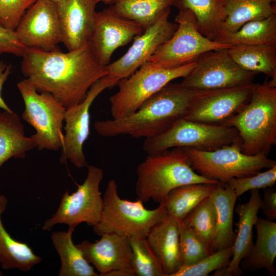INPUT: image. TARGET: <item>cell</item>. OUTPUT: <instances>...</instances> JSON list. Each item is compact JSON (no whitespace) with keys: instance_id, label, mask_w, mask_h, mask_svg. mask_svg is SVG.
<instances>
[{"instance_id":"obj_31","label":"cell","mask_w":276,"mask_h":276,"mask_svg":"<svg viewBox=\"0 0 276 276\" xmlns=\"http://www.w3.org/2000/svg\"><path fill=\"white\" fill-rule=\"evenodd\" d=\"M217 184L191 183L178 187L170 192L163 203L167 213L182 220L204 199L211 195Z\"/></svg>"},{"instance_id":"obj_6","label":"cell","mask_w":276,"mask_h":276,"mask_svg":"<svg viewBox=\"0 0 276 276\" xmlns=\"http://www.w3.org/2000/svg\"><path fill=\"white\" fill-rule=\"evenodd\" d=\"M237 143H241V139L234 127L183 118L159 134L145 139L143 149L148 155H153L174 148L212 151Z\"/></svg>"},{"instance_id":"obj_33","label":"cell","mask_w":276,"mask_h":276,"mask_svg":"<svg viewBox=\"0 0 276 276\" xmlns=\"http://www.w3.org/2000/svg\"><path fill=\"white\" fill-rule=\"evenodd\" d=\"M211 194L200 202L182 220L210 246L216 223V211Z\"/></svg>"},{"instance_id":"obj_15","label":"cell","mask_w":276,"mask_h":276,"mask_svg":"<svg viewBox=\"0 0 276 276\" xmlns=\"http://www.w3.org/2000/svg\"><path fill=\"white\" fill-rule=\"evenodd\" d=\"M170 13L169 8L154 24L134 38L125 54L106 66L107 76L117 85L120 80L129 77L148 62L158 47L174 32L177 25L169 20Z\"/></svg>"},{"instance_id":"obj_11","label":"cell","mask_w":276,"mask_h":276,"mask_svg":"<svg viewBox=\"0 0 276 276\" xmlns=\"http://www.w3.org/2000/svg\"><path fill=\"white\" fill-rule=\"evenodd\" d=\"M84 182L78 185L77 190L70 194L67 190L62 195L56 212L44 222L42 229L50 231L59 224L76 228L85 222L94 226L100 220L103 206L100 185L103 170L97 166L88 165Z\"/></svg>"},{"instance_id":"obj_8","label":"cell","mask_w":276,"mask_h":276,"mask_svg":"<svg viewBox=\"0 0 276 276\" xmlns=\"http://www.w3.org/2000/svg\"><path fill=\"white\" fill-rule=\"evenodd\" d=\"M195 65V61L181 66L166 68L147 62L129 77L120 80L118 91L109 98L112 119L129 116L172 80L183 78Z\"/></svg>"},{"instance_id":"obj_42","label":"cell","mask_w":276,"mask_h":276,"mask_svg":"<svg viewBox=\"0 0 276 276\" xmlns=\"http://www.w3.org/2000/svg\"><path fill=\"white\" fill-rule=\"evenodd\" d=\"M114 0H97L98 2H101L104 4H111Z\"/></svg>"},{"instance_id":"obj_30","label":"cell","mask_w":276,"mask_h":276,"mask_svg":"<svg viewBox=\"0 0 276 276\" xmlns=\"http://www.w3.org/2000/svg\"><path fill=\"white\" fill-rule=\"evenodd\" d=\"M213 40L231 46L276 44V14L247 22L237 31L219 34Z\"/></svg>"},{"instance_id":"obj_13","label":"cell","mask_w":276,"mask_h":276,"mask_svg":"<svg viewBox=\"0 0 276 276\" xmlns=\"http://www.w3.org/2000/svg\"><path fill=\"white\" fill-rule=\"evenodd\" d=\"M117 83L107 75L95 83L83 101L66 109L63 144L60 162H70L76 167H87L83 147L90 134V108L97 97L104 90Z\"/></svg>"},{"instance_id":"obj_39","label":"cell","mask_w":276,"mask_h":276,"mask_svg":"<svg viewBox=\"0 0 276 276\" xmlns=\"http://www.w3.org/2000/svg\"><path fill=\"white\" fill-rule=\"evenodd\" d=\"M27 49L19 41L14 31L6 28L0 23V55L9 54L22 57Z\"/></svg>"},{"instance_id":"obj_3","label":"cell","mask_w":276,"mask_h":276,"mask_svg":"<svg viewBox=\"0 0 276 276\" xmlns=\"http://www.w3.org/2000/svg\"><path fill=\"white\" fill-rule=\"evenodd\" d=\"M136 175L135 194L143 202L163 203L171 191L181 186L219 183L197 173L182 148L148 155L137 166Z\"/></svg>"},{"instance_id":"obj_29","label":"cell","mask_w":276,"mask_h":276,"mask_svg":"<svg viewBox=\"0 0 276 276\" xmlns=\"http://www.w3.org/2000/svg\"><path fill=\"white\" fill-rule=\"evenodd\" d=\"M179 0H114L108 9L114 14L140 25L144 30L154 24Z\"/></svg>"},{"instance_id":"obj_18","label":"cell","mask_w":276,"mask_h":276,"mask_svg":"<svg viewBox=\"0 0 276 276\" xmlns=\"http://www.w3.org/2000/svg\"><path fill=\"white\" fill-rule=\"evenodd\" d=\"M97 0H62L56 4L61 29V42L68 51L86 45L96 18Z\"/></svg>"},{"instance_id":"obj_9","label":"cell","mask_w":276,"mask_h":276,"mask_svg":"<svg viewBox=\"0 0 276 276\" xmlns=\"http://www.w3.org/2000/svg\"><path fill=\"white\" fill-rule=\"evenodd\" d=\"M176 6L179 10L175 19L176 29L148 62L159 67L176 68L195 61L209 51L231 47L203 36L193 13L178 3Z\"/></svg>"},{"instance_id":"obj_16","label":"cell","mask_w":276,"mask_h":276,"mask_svg":"<svg viewBox=\"0 0 276 276\" xmlns=\"http://www.w3.org/2000/svg\"><path fill=\"white\" fill-rule=\"evenodd\" d=\"M14 32L27 48L46 52L58 50L61 29L56 5L37 0L24 13Z\"/></svg>"},{"instance_id":"obj_27","label":"cell","mask_w":276,"mask_h":276,"mask_svg":"<svg viewBox=\"0 0 276 276\" xmlns=\"http://www.w3.org/2000/svg\"><path fill=\"white\" fill-rule=\"evenodd\" d=\"M75 227L67 231L54 232L51 239L61 261L59 276H98L94 267L84 258L81 250L73 243Z\"/></svg>"},{"instance_id":"obj_25","label":"cell","mask_w":276,"mask_h":276,"mask_svg":"<svg viewBox=\"0 0 276 276\" xmlns=\"http://www.w3.org/2000/svg\"><path fill=\"white\" fill-rule=\"evenodd\" d=\"M216 211L215 234L211 244L212 252L233 245L236 234L233 231V215L238 198L226 184L218 183L212 193Z\"/></svg>"},{"instance_id":"obj_38","label":"cell","mask_w":276,"mask_h":276,"mask_svg":"<svg viewBox=\"0 0 276 276\" xmlns=\"http://www.w3.org/2000/svg\"><path fill=\"white\" fill-rule=\"evenodd\" d=\"M37 0H0V23L15 31L24 13Z\"/></svg>"},{"instance_id":"obj_23","label":"cell","mask_w":276,"mask_h":276,"mask_svg":"<svg viewBox=\"0 0 276 276\" xmlns=\"http://www.w3.org/2000/svg\"><path fill=\"white\" fill-rule=\"evenodd\" d=\"M255 226L257 238L248 255L241 261L244 270L254 271L265 269L274 275V262L276 257V223L258 218Z\"/></svg>"},{"instance_id":"obj_35","label":"cell","mask_w":276,"mask_h":276,"mask_svg":"<svg viewBox=\"0 0 276 276\" xmlns=\"http://www.w3.org/2000/svg\"><path fill=\"white\" fill-rule=\"evenodd\" d=\"M132 252V268L137 276H165L146 238H128Z\"/></svg>"},{"instance_id":"obj_14","label":"cell","mask_w":276,"mask_h":276,"mask_svg":"<svg viewBox=\"0 0 276 276\" xmlns=\"http://www.w3.org/2000/svg\"><path fill=\"white\" fill-rule=\"evenodd\" d=\"M254 83L214 90H199L184 118L212 125H223L249 101Z\"/></svg>"},{"instance_id":"obj_37","label":"cell","mask_w":276,"mask_h":276,"mask_svg":"<svg viewBox=\"0 0 276 276\" xmlns=\"http://www.w3.org/2000/svg\"><path fill=\"white\" fill-rule=\"evenodd\" d=\"M276 182V165L264 172L243 178L229 180L226 183L238 197L250 190L271 188Z\"/></svg>"},{"instance_id":"obj_4","label":"cell","mask_w":276,"mask_h":276,"mask_svg":"<svg viewBox=\"0 0 276 276\" xmlns=\"http://www.w3.org/2000/svg\"><path fill=\"white\" fill-rule=\"evenodd\" d=\"M222 125L237 130L244 153L268 155L276 144V81L254 84L248 102Z\"/></svg>"},{"instance_id":"obj_32","label":"cell","mask_w":276,"mask_h":276,"mask_svg":"<svg viewBox=\"0 0 276 276\" xmlns=\"http://www.w3.org/2000/svg\"><path fill=\"white\" fill-rule=\"evenodd\" d=\"M194 14L200 32L212 39L219 34L225 18L223 0H179Z\"/></svg>"},{"instance_id":"obj_28","label":"cell","mask_w":276,"mask_h":276,"mask_svg":"<svg viewBox=\"0 0 276 276\" xmlns=\"http://www.w3.org/2000/svg\"><path fill=\"white\" fill-rule=\"evenodd\" d=\"M227 51L242 69L263 73L276 81V44L236 45Z\"/></svg>"},{"instance_id":"obj_2","label":"cell","mask_w":276,"mask_h":276,"mask_svg":"<svg viewBox=\"0 0 276 276\" xmlns=\"http://www.w3.org/2000/svg\"><path fill=\"white\" fill-rule=\"evenodd\" d=\"M199 90L181 83H169L146 101L134 113L117 119L97 120L96 131L104 137L127 135L147 139L162 132L185 118Z\"/></svg>"},{"instance_id":"obj_24","label":"cell","mask_w":276,"mask_h":276,"mask_svg":"<svg viewBox=\"0 0 276 276\" xmlns=\"http://www.w3.org/2000/svg\"><path fill=\"white\" fill-rule=\"evenodd\" d=\"M8 200L0 195V265L4 270L29 271L40 263L42 258L35 254L26 243L14 239L5 228L2 214L7 209Z\"/></svg>"},{"instance_id":"obj_5","label":"cell","mask_w":276,"mask_h":276,"mask_svg":"<svg viewBox=\"0 0 276 276\" xmlns=\"http://www.w3.org/2000/svg\"><path fill=\"white\" fill-rule=\"evenodd\" d=\"M103 200L100 220L93 226L100 236L113 233L128 238H146L152 227L168 214L163 203L149 210L138 199L132 201L121 198L114 179L108 181Z\"/></svg>"},{"instance_id":"obj_21","label":"cell","mask_w":276,"mask_h":276,"mask_svg":"<svg viewBox=\"0 0 276 276\" xmlns=\"http://www.w3.org/2000/svg\"><path fill=\"white\" fill-rule=\"evenodd\" d=\"M146 238L165 276H172L182 266L176 220L167 214L152 227Z\"/></svg>"},{"instance_id":"obj_34","label":"cell","mask_w":276,"mask_h":276,"mask_svg":"<svg viewBox=\"0 0 276 276\" xmlns=\"http://www.w3.org/2000/svg\"><path fill=\"white\" fill-rule=\"evenodd\" d=\"M175 220L179 231L181 266L194 264L212 253L211 246L194 231L186 225L182 220Z\"/></svg>"},{"instance_id":"obj_40","label":"cell","mask_w":276,"mask_h":276,"mask_svg":"<svg viewBox=\"0 0 276 276\" xmlns=\"http://www.w3.org/2000/svg\"><path fill=\"white\" fill-rule=\"evenodd\" d=\"M267 219L273 221L276 218V192L274 189H265L263 198H261L260 210Z\"/></svg>"},{"instance_id":"obj_41","label":"cell","mask_w":276,"mask_h":276,"mask_svg":"<svg viewBox=\"0 0 276 276\" xmlns=\"http://www.w3.org/2000/svg\"><path fill=\"white\" fill-rule=\"evenodd\" d=\"M12 72V65L0 60V108L4 110L12 111L2 97V90L5 82Z\"/></svg>"},{"instance_id":"obj_7","label":"cell","mask_w":276,"mask_h":276,"mask_svg":"<svg viewBox=\"0 0 276 276\" xmlns=\"http://www.w3.org/2000/svg\"><path fill=\"white\" fill-rule=\"evenodd\" d=\"M188 155L193 168L202 176L222 184L235 178L254 175L264 169L276 165V162L267 155L244 153L241 143L224 146L212 151L182 148Z\"/></svg>"},{"instance_id":"obj_20","label":"cell","mask_w":276,"mask_h":276,"mask_svg":"<svg viewBox=\"0 0 276 276\" xmlns=\"http://www.w3.org/2000/svg\"><path fill=\"white\" fill-rule=\"evenodd\" d=\"M261 196L258 190L250 191L247 202L239 204L235 209L239 215L237 234L233 244V254L228 265L216 270L214 275H240L241 261L248 255L253 244L252 229L258 217Z\"/></svg>"},{"instance_id":"obj_17","label":"cell","mask_w":276,"mask_h":276,"mask_svg":"<svg viewBox=\"0 0 276 276\" xmlns=\"http://www.w3.org/2000/svg\"><path fill=\"white\" fill-rule=\"evenodd\" d=\"M144 30L140 25L116 15L107 8L97 12L89 43L99 62L107 66L118 48L127 44Z\"/></svg>"},{"instance_id":"obj_36","label":"cell","mask_w":276,"mask_h":276,"mask_svg":"<svg viewBox=\"0 0 276 276\" xmlns=\"http://www.w3.org/2000/svg\"><path fill=\"white\" fill-rule=\"evenodd\" d=\"M233 254V245L217 250L198 262L181 266L172 276H206L211 272L226 267Z\"/></svg>"},{"instance_id":"obj_26","label":"cell","mask_w":276,"mask_h":276,"mask_svg":"<svg viewBox=\"0 0 276 276\" xmlns=\"http://www.w3.org/2000/svg\"><path fill=\"white\" fill-rule=\"evenodd\" d=\"M275 3L276 0H223L225 18L219 34L235 32L247 22L276 14Z\"/></svg>"},{"instance_id":"obj_12","label":"cell","mask_w":276,"mask_h":276,"mask_svg":"<svg viewBox=\"0 0 276 276\" xmlns=\"http://www.w3.org/2000/svg\"><path fill=\"white\" fill-rule=\"evenodd\" d=\"M227 49L212 50L201 55L181 84L192 90H208L253 83L256 73L241 68Z\"/></svg>"},{"instance_id":"obj_22","label":"cell","mask_w":276,"mask_h":276,"mask_svg":"<svg viewBox=\"0 0 276 276\" xmlns=\"http://www.w3.org/2000/svg\"><path fill=\"white\" fill-rule=\"evenodd\" d=\"M37 145L25 135L20 119L13 110L0 111V169L12 158H24Z\"/></svg>"},{"instance_id":"obj_44","label":"cell","mask_w":276,"mask_h":276,"mask_svg":"<svg viewBox=\"0 0 276 276\" xmlns=\"http://www.w3.org/2000/svg\"><path fill=\"white\" fill-rule=\"evenodd\" d=\"M3 275L2 272L0 271V275Z\"/></svg>"},{"instance_id":"obj_43","label":"cell","mask_w":276,"mask_h":276,"mask_svg":"<svg viewBox=\"0 0 276 276\" xmlns=\"http://www.w3.org/2000/svg\"><path fill=\"white\" fill-rule=\"evenodd\" d=\"M53 3H54L55 4H57L58 3H59V2H60L61 1H62V0H48Z\"/></svg>"},{"instance_id":"obj_10","label":"cell","mask_w":276,"mask_h":276,"mask_svg":"<svg viewBox=\"0 0 276 276\" xmlns=\"http://www.w3.org/2000/svg\"><path fill=\"white\" fill-rule=\"evenodd\" d=\"M17 86L25 104L22 118L36 131L32 136L37 149L56 151L61 149L66 109L51 94L38 92L26 79Z\"/></svg>"},{"instance_id":"obj_1","label":"cell","mask_w":276,"mask_h":276,"mask_svg":"<svg viewBox=\"0 0 276 276\" xmlns=\"http://www.w3.org/2000/svg\"><path fill=\"white\" fill-rule=\"evenodd\" d=\"M21 73L38 92L52 95L66 109L84 100L91 86L107 75L88 42L66 53L27 48Z\"/></svg>"},{"instance_id":"obj_19","label":"cell","mask_w":276,"mask_h":276,"mask_svg":"<svg viewBox=\"0 0 276 276\" xmlns=\"http://www.w3.org/2000/svg\"><path fill=\"white\" fill-rule=\"evenodd\" d=\"M100 236V239L96 242L84 240L76 245L87 261L98 270L99 275L108 276L120 270L133 271L129 238L113 233Z\"/></svg>"}]
</instances>
